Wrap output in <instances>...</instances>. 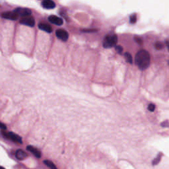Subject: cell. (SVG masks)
<instances>
[{"label":"cell","instance_id":"6da1fadb","mask_svg":"<svg viewBox=\"0 0 169 169\" xmlns=\"http://www.w3.org/2000/svg\"><path fill=\"white\" fill-rule=\"evenodd\" d=\"M149 53L145 50H141L135 55V62L139 68L142 70L147 69L150 64Z\"/></svg>","mask_w":169,"mask_h":169},{"label":"cell","instance_id":"7a4b0ae2","mask_svg":"<svg viewBox=\"0 0 169 169\" xmlns=\"http://www.w3.org/2000/svg\"><path fill=\"white\" fill-rule=\"evenodd\" d=\"M118 42L117 35H109L105 36L103 41V46L105 48H110L116 46Z\"/></svg>","mask_w":169,"mask_h":169},{"label":"cell","instance_id":"3957f363","mask_svg":"<svg viewBox=\"0 0 169 169\" xmlns=\"http://www.w3.org/2000/svg\"><path fill=\"white\" fill-rule=\"evenodd\" d=\"M2 135L5 137L9 139V140H12L13 141L16 142V143H22V139L19 136V135H17L16 134L13 133V132H6L4 131H2Z\"/></svg>","mask_w":169,"mask_h":169},{"label":"cell","instance_id":"277c9868","mask_svg":"<svg viewBox=\"0 0 169 169\" xmlns=\"http://www.w3.org/2000/svg\"><path fill=\"white\" fill-rule=\"evenodd\" d=\"M20 23H21V24L32 27V26H34L35 25V19L33 18L32 16L29 15V16H26V17H22L21 19V20H20Z\"/></svg>","mask_w":169,"mask_h":169},{"label":"cell","instance_id":"5b68a950","mask_svg":"<svg viewBox=\"0 0 169 169\" xmlns=\"http://www.w3.org/2000/svg\"><path fill=\"white\" fill-rule=\"evenodd\" d=\"M56 35L57 37L62 41H67L69 38V35L68 32L64 29H58L56 32Z\"/></svg>","mask_w":169,"mask_h":169},{"label":"cell","instance_id":"8992f818","mask_svg":"<svg viewBox=\"0 0 169 169\" xmlns=\"http://www.w3.org/2000/svg\"><path fill=\"white\" fill-rule=\"evenodd\" d=\"M14 11L18 15V16H21L22 17L26 16H29L31 14V11L26 8H17Z\"/></svg>","mask_w":169,"mask_h":169},{"label":"cell","instance_id":"52a82bcc","mask_svg":"<svg viewBox=\"0 0 169 169\" xmlns=\"http://www.w3.org/2000/svg\"><path fill=\"white\" fill-rule=\"evenodd\" d=\"M2 17L3 18L9 20H17L18 19L19 16L15 11H9V12H5L2 13Z\"/></svg>","mask_w":169,"mask_h":169},{"label":"cell","instance_id":"ba28073f","mask_svg":"<svg viewBox=\"0 0 169 169\" xmlns=\"http://www.w3.org/2000/svg\"><path fill=\"white\" fill-rule=\"evenodd\" d=\"M48 20L49 21L53 23V24H54L56 25H58V26H60L63 25V21L62 19H61L60 17H58L57 16H55V15H50L48 17Z\"/></svg>","mask_w":169,"mask_h":169},{"label":"cell","instance_id":"9c48e42d","mask_svg":"<svg viewBox=\"0 0 169 169\" xmlns=\"http://www.w3.org/2000/svg\"><path fill=\"white\" fill-rule=\"evenodd\" d=\"M26 149L31 152V153H32L36 157H37V158L41 157V152L38 149H36V147L32 146V145H29V146L26 147Z\"/></svg>","mask_w":169,"mask_h":169},{"label":"cell","instance_id":"30bf717a","mask_svg":"<svg viewBox=\"0 0 169 169\" xmlns=\"http://www.w3.org/2000/svg\"><path fill=\"white\" fill-rule=\"evenodd\" d=\"M42 5L44 8L48 9H54L56 7L55 3L51 0H44L42 2Z\"/></svg>","mask_w":169,"mask_h":169},{"label":"cell","instance_id":"8fae6325","mask_svg":"<svg viewBox=\"0 0 169 169\" xmlns=\"http://www.w3.org/2000/svg\"><path fill=\"white\" fill-rule=\"evenodd\" d=\"M15 156L19 160H24L28 157V155L26 154V153H25L24 151H23L21 149H19L15 153Z\"/></svg>","mask_w":169,"mask_h":169},{"label":"cell","instance_id":"7c38bea8","mask_svg":"<svg viewBox=\"0 0 169 169\" xmlns=\"http://www.w3.org/2000/svg\"><path fill=\"white\" fill-rule=\"evenodd\" d=\"M38 28L48 33H51L52 32V28L50 25L46 24V23H40L38 25Z\"/></svg>","mask_w":169,"mask_h":169},{"label":"cell","instance_id":"4fadbf2b","mask_svg":"<svg viewBox=\"0 0 169 169\" xmlns=\"http://www.w3.org/2000/svg\"><path fill=\"white\" fill-rule=\"evenodd\" d=\"M44 164H46V166H47L49 168H50V169H58V168L56 167L55 164L53 163V162H52L51 161L44 160Z\"/></svg>","mask_w":169,"mask_h":169},{"label":"cell","instance_id":"5bb4252c","mask_svg":"<svg viewBox=\"0 0 169 169\" xmlns=\"http://www.w3.org/2000/svg\"><path fill=\"white\" fill-rule=\"evenodd\" d=\"M124 56H125V60H126V62H128V63H130V64H132L133 59H132V56L130 54V53L125 52V54H124Z\"/></svg>","mask_w":169,"mask_h":169},{"label":"cell","instance_id":"9a60e30c","mask_svg":"<svg viewBox=\"0 0 169 169\" xmlns=\"http://www.w3.org/2000/svg\"><path fill=\"white\" fill-rule=\"evenodd\" d=\"M161 155H158L157 157L153 161V165H156L158 163H159L160 160H161Z\"/></svg>","mask_w":169,"mask_h":169},{"label":"cell","instance_id":"2e32d148","mask_svg":"<svg viewBox=\"0 0 169 169\" xmlns=\"http://www.w3.org/2000/svg\"><path fill=\"white\" fill-rule=\"evenodd\" d=\"M155 48H156L157 50H161L163 48V44L160 42H157L156 43H155Z\"/></svg>","mask_w":169,"mask_h":169},{"label":"cell","instance_id":"e0dca14e","mask_svg":"<svg viewBox=\"0 0 169 169\" xmlns=\"http://www.w3.org/2000/svg\"><path fill=\"white\" fill-rule=\"evenodd\" d=\"M115 49H116V50L117 51L118 54H121L122 52H123V48H122V47L120 46H116Z\"/></svg>","mask_w":169,"mask_h":169},{"label":"cell","instance_id":"ac0fdd59","mask_svg":"<svg viewBox=\"0 0 169 169\" xmlns=\"http://www.w3.org/2000/svg\"><path fill=\"white\" fill-rule=\"evenodd\" d=\"M136 20H137L136 15H135V14L131 15V17H130V23H132V24H134V23H135V22H136Z\"/></svg>","mask_w":169,"mask_h":169},{"label":"cell","instance_id":"d6986e66","mask_svg":"<svg viewBox=\"0 0 169 169\" xmlns=\"http://www.w3.org/2000/svg\"><path fill=\"white\" fill-rule=\"evenodd\" d=\"M148 109L150 112H153L155 109V106L153 104H150L149 105Z\"/></svg>","mask_w":169,"mask_h":169},{"label":"cell","instance_id":"ffe728a7","mask_svg":"<svg viewBox=\"0 0 169 169\" xmlns=\"http://www.w3.org/2000/svg\"><path fill=\"white\" fill-rule=\"evenodd\" d=\"M135 41H136L139 44H140L141 45L142 44V42H143V41L140 38H139V37H137V36H135Z\"/></svg>","mask_w":169,"mask_h":169},{"label":"cell","instance_id":"44dd1931","mask_svg":"<svg viewBox=\"0 0 169 169\" xmlns=\"http://www.w3.org/2000/svg\"><path fill=\"white\" fill-rule=\"evenodd\" d=\"M0 128L2 129V130H6V125L5 124H3V123H2L1 122H0Z\"/></svg>","mask_w":169,"mask_h":169},{"label":"cell","instance_id":"7402d4cb","mask_svg":"<svg viewBox=\"0 0 169 169\" xmlns=\"http://www.w3.org/2000/svg\"><path fill=\"white\" fill-rule=\"evenodd\" d=\"M0 169H5V168H3V167H0Z\"/></svg>","mask_w":169,"mask_h":169}]
</instances>
